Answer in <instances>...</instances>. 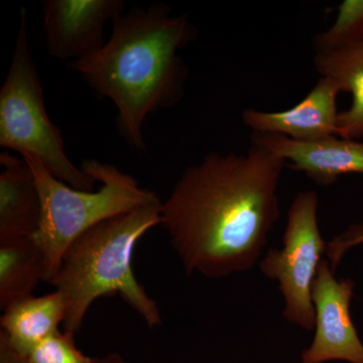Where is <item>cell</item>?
I'll list each match as a JSON object with an SVG mask.
<instances>
[{
	"label": "cell",
	"mask_w": 363,
	"mask_h": 363,
	"mask_svg": "<svg viewBox=\"0 0 363 363\" xmlns=\"http://www.w3.org/2000/svg\"><path fill=\"white\" fill-rule=\"evenodd\" d=\"M47 281L44 253L33 236L0 240V308L32 296Z\"/></svg>",
	"instance_id": "obj_14"
},
{
	"label": "cell",
	"mask_w": 363,
	"mask_h": 363,
	"mask_svg": "<svg viewBox=\"0 0 363 363\" xmlns=\"http://www.w3.org/2000/svg\"><path fill=\"white\" fill-rule=\"evenodd\" d=\"M196 35L191 21L172 14L167 4L136 6L112 23L111 38L99 51L68 68L98 96L113 102L119 135L131 149L145 152L147 117L183 99L189 71L179 52Z\"/></svg>",
	"instance_id": "obj_2"
},
{
	"label": "cell",
	"mask_w": 363,
	"mask_h": 363,
	"mask_svg": "<svg viewBox=\"0 0 363 363\" xmlns=\"http://www.w3.org/2000/svg\"><path fill=\"white\" fill-rule=\"evenodd\" d=\"M341 91L330 79L320 78L304 99L279 112L245 109L243 123L253 133L278 135L312 143L337 136V97Z\"/></svg>",
	"instance_id": "obj_9"
},
{
	"label": "cell",
	"mask_w": 363,
	"mask_h": 363,
	"mask_svg": "<svg viewBox=\"0 0 363 363\" xmlns=\"http://www.w3.org/2000/svg\"><path fill=\"white\" fill-rule=\"evenodd\" d=\"M252 143L285 160L295 171L302 172L320 186H330L341 176L363 175V142L332 136L304 143L285 136L253 133Z\"/></svg>",
	"instance_id": "obj_10"
},
{
	"label": "cell",
	"mask_w": 363,
	"mask_h": 363,
	"mask_svg": "<svg viewBox=\"0 0 363 363\" xmlns=\"http://www.w3.org/2000/svg\"><path fill=\"white\" fill-rule=\"evenodd\" d=\"M161 199L100 222L72 243L51 284L66 303L64 331L77 333L98 298L119 296L150 328L161 311L133 269L136 243L162 222Z\"/></svg>",
	"instance_id": "obj_3"
},
{
	"label": "cell",
	"mask_w": 363,
	"mask_h": 363,
	"mask_svg": "<svg viewBox=\"0 0 363 363\" xmlns=\"http://www.w3.org/2000/svg\"><path fill=\"white\" fill-rule=\"evenodd\" d=\"M32 363H94L76 345L75 333L57 331L26 353Z\"/></svg>",
	"instance_id": "obj_16"
},
{
	"label": "cell",
	"mask_w": 363,
	"mask_h": 363,
	"mask_svg": "<svg viewBox=\"0 0 363 363\" xmlns=\"http://www.w3.org/2000/svg\"><path fill=\"white\" fill-rule=\"evenodd\" d=\"M23 7L13 60L0 89V145L39 161L55 178L78 190L97 181L66 154L62 131L45 108L44 89L33 60Z\"/></svg>",
	"instance_id": "obj_5"
},
{
	"label": "cell",
	"mask_w": 363,
	"mask_h": 363,
	"mask_svg": "<svg viewBox=\"0 0 363 363\" xmlns=\"http://www.w3.org/2000/svg\"><path fill=\"white\" fill-rule=\"evenodd\" d=\"M314 66L322 78L330 79L341 92L352 96L350 108L339 112L337 136L347 140L363 138V42L316 52Z\"/></svg>",
	"instance_id": "obj_13"
},
{
	"label": "cell",
	"mask_w": 363,
	"mask_h": 363,
	"mask_svg": "<svg viewBox=\"0 0 363 363\" xmlns=\"http://www.w3.org/2000/svg\"><path fill=\"white\" fill-rule=\"evenodd\" d=\"M94 363H128L118 352H111L101 357H94Z\"/></svg>",
	"instance_id": "obj_19"
},
{
	"label": "cell",
	"mask_w": 363,
	"mask_h": 363,
	"mask_svg": "<svg viewBox=\"0 0 363 363\" xmlns=\"http://www.w3.org/2000/svg\"><path fill=\"white\" fill-rule=\"evenodd\" d=\"M285 160L253 145L191 164L162 202L161 225L188 274L219 279L252 269L281 216Z\"/></svg>",
	"instance_id": "obj_1"
},
{
	"label": "cell",
	"mask_w": 363,
	"mask_h": 363,
	"mask_svg": "<svg viewBox=\"0 0 363 363\" xmlns=\"http://www.w3.org/2000/svg\"><path fill=\"white\" fill-rule=\"evenodd\" d=\"M66 303L58 291L28 296L7 307L0 319V331L16 350L28 353L59 331L65 322Z\"/></svg>",
	"instance_id": "obj_12"
},
{
	"label": "cell",
	"mask_w": 363,
	"mask_h": 363,
	"mask_svg": "<svg viewBox=\"0 0 363 363\" xmlns=\"http://www.w3.org/2000/svg\"><path fill=\"white\" fill-rule=\"evenodd\" d=\"M353 292L354 281L336 279L329 262L322 260L312 286L315 336L302 352V363H363V343L350 315Z\"/></svg>",
	"instance_id": "obj_7"
},
{
	"label": "cell",
	"mask_w": 363,
	"mask_h": 363,
	"mask_svg": "<svg viewBox=\"0 0 363 363\" xmlns=\"http://www.w3.org/2000/svg\"><path fill=\"white\" fill-rule=\"evenodd\" d=\"M123 0L43 1L47 51L60 61H79L105 45V26L124 13Z\"/></svg>",
	"instance_id": "obj_8"
},
{
	"label": "cell",
	"mask_w": 363,
	"mask_h": 363,
	"mask_svg": "<svg viewBox=\"0 0 363 363\" xmlns=\"http://www.w3.org/2000/svg\"><path fill=\"white\" fill-rule=\"evenodd\" d=\"M0 240L33 236L42 203L32 169L23 157L0 155Z\"/></svg>",
	"instance_id": "obj_11"
},
{
	"label": "cell",
	"mask_w": 363,
	"mask_h": 363,
	"mask_svg": "<svg viewBox=\"0 0 363 363\" xmlns=\"http://www.w3.org/2000/svg\"><path fill=\"white\" fill-rule=\"evenodd\" d=\"M23 159L30 164L39 189L42 215L33 238L44 253L45 281L50 284L67 250L83 233L100 222L160 199L156 193L140 187L135 178L106 162L83 161V171L101 183L97 191H85L55 178L37 160Z\"/></svg>",
	"instance_id": "obj_4"
},
{
	"label": "cell",
	"mask_w": 363,
	"mask_h": 363,
	"mask_svg": "<svg viewBox=\"0 0 363 363\" xmlns=\"http://www.w3.org/2000/svg\"><path fill=\"white\" fill-rule=\"evenodd\" d=\"M0 363H32L26 353L16 350L0 331Z\"/></svg>",
	"instance_id": "obj_18"
},
{
	"label": "cell",
	"mask_w": 363,
	"mask_h": 363,
	"mask_svg": "<svg viewBox=\"0 0 363 363\" xmlns=\"http://www.w3.org/2000/svg\"><path fill=\"white\" fill-rule=\"evenodd\" d=\"M360 245H363V221L351 224L345 231L327 242L326 255L332 272H335L346 252Z\"/></svg>",
	"instance_id": "obj_17"
},
{
	"label": "cell",
	"mask_w": 363,
	"mask_h": 363,
	"mask_svg": "<svg viewBox=\"0 0 363 363\" xmlns=\"http://www.w3.org/2000/svg\"><path fill=\"white\" fill-rule=\"evenodd\" d=\"M318 204L314 191L296 196L289 210L283 248L269 250L259 264L262 274L279 283L286 321L307 331L315 328L312 286L327 248L318 226Z\"/></svg>",
	"instance_id": "obj_6"
},
{
	"label": "cell",
	"mask_w": 363,
	"mask_h": 363,
	"mask_svg": "<svg viewBox=\"0 0 363 363\" xmlns=\"http://www.w3.org/2000/svg\"><path fill=\"white\" fill-rule=\"evenodd\" d=\"M363 42V0H345L326 32L314 40L316 52L332 51Z\"/></svg>",
	"instance_id": "obj_15"
}]
</instances>
